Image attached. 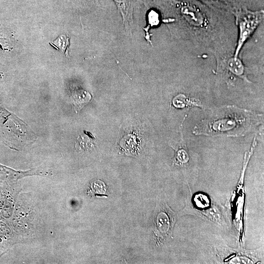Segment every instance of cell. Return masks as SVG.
Wrapping results in <instances>:
<instances>
[{"instance_id": "obj_1", "label": "cell", "mask_w": 264, "mask_h": 264, "mask_svg": "<svg viewBox=\"0 0 264 264\" xmlns=\"http://www.w3.org/2000/svg\"><path fill=\"white\" fill-rule=\"evenodd\" d=\"M232 113H218L202 120L194 128L196 135H239L245 132L251 122L250 113L246 110L232 109Z\"/></svg>"}, {"instance_id": "obj_2", "label": "cell", "mask_w": 264, "mask_h": 264, "mask_svg": "<svg viewBox=\"0 0 264 264\" xmlns=\"http://www.w3.org/2000/svg\"><path fill=\"white\" fill-rule=\"evenodd\" d=\"M263 18V13L262 12L246 11L238 15L237 18L239 35L234 58H238L239 52L244 43L261 23Z\"/></svg>"}, {"instance_id": "obj_3", "label": "cell", "mask_w": 264, "mask_h": 264, "mask_svg": "<svg viewBox=\"0 0 264 264\" xmlns=\"http://www.w3.org/2000/svg\"><path fill=\"white\" fill-rule=\"evenodd\" d=\"M176 221L174 212L167 205H163L155 218V232L161 239H167L172 234L173 228Z\"/></svg>"}, {"instance_id": "obj_4", "label": "cell", "mask_w": 264, "mask_h": 264, "mask_svg": "<svg viewBox=\"0 0 264 264\" xmlns=\"http://www.w3.org/2000/svg\"><path fill=\"white\" fill-rule=\"evenodd\" d=\"M72 102L76 110L81 109L91 99L90 94L82 89H74L71 93Z\"/></svg>"}, {"instance_id": "obj_5", "label": "cell", "mask_w": 264, "mask_h": 264, "mask_svg": "<svg viewBox=\"0 0 264 264\" xmlns=\"http://www.w3.org/2000/svg\"><path fill=\"white\" fill-rule=\"evenodd\" d=\"M173 104L177 108L189 107H203L202 104L199 100L187 97L183 94L176 95L173 100Z\"/></svg>"}, {"instance_id": "obj_6", "label": "cell", "mask_w": 264, "mask_h": 264, "mask_svg": "<svg viewBox=\"0 0 264 264\" xmlns=\"http://www.w3.org/2000/svg\"><path fill=\"white\" fill-rule=\"evenodd\" d=\"M227 68L234 76L244 79L247 81L244 74V66L238 58L233 57L230 59L227 63Z\"/></svg>"}, {"instance_id": "obj_7", "label": "cell", "mask_w": 264, "mask_h": 264, "mask_svg": "<svg viewBox=\"0 0 264 264\" xmlns=\"http://www.w3.org/2000/svg\"><path fill=\"white\" fill-rule=\"evenodd\" d=\"M189 160V156L187 151V148L185 144L180 145L178 149L176 150V155L174 161L177 165H183L187 163Z\"/></svg>"}, {"instance_id": "obj_8", "label": "cell", "mask_w": 264, "mask_h": 264, "mask_svg": "<svg viewBox=\"0 0 264 264\" xmlns=\"http://www.w3.org/2000/svg\"><path fill=\"white\" fill-rule=\"evenodd\" d=\"M90 186L93 195L97 196H107V186L103 181L95 180L91 183Z\"/></svg>"}, {"instance_id": "obj_9", "label": "cell", "mask_w": 264, "mask_h": 264, "mask_svg": "<svg viewBox=\"0 0 264 264\" xmlns=\"http://www.w3.org/2000/svg\"><path fill=\"white\" fill-rule=\"evenodd\" d=\"M92 146L91 140L89 136L86 135H80L76 141V148L84 151H88Z\"/></svg>"}, {"instance_id": "obj_10", "label": "cell", "mask_w": 264, "mask_h": 264, "mask_svg": "<svg viewBox=\"0 0 264 264\" xmlns=\"http://www.w3.org/2000/svg\"><path fill=\"white\" fill-rule=\"evenodd\" d=\"M53 46L56 45V47L60 49L61 51L67 53V50L69 46V38L65 36H62L55 41L53 43Z\"/></svg>"}]
</instances>
